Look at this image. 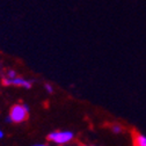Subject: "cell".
<instances>
[{
    "label": "cell",
    "mask_w": 146,
    "mask_h": 146,
    "mask_svg": "<svg viewBox=\"0 0 146 146\" xmlns=\"http://www.w3.org/2000/svg\"><path fill=\"white\" fill-rule=\"evenodd\" d=\"M28 110L29 108L27 104H15L12 107L9 111L8 121L14 123H21L28 118Z\"/></svg>",
    "instance_id": "obj_1"
},
{
    "label": "cell",
    "mask_w": 146,
    "mask_h": 146,
    "mask_svg": "<svg viewBox=\"0 0 146 146\" xmlns=\"http://www.w3.org/2000/svg\"><path fill=\"white\" fill-rule=\"evenodd\" d=\"M73 133L71 131H54L48 135V140L57 143V144H65L73 139Z\"/></svg>",
    "instance_id": "obj_2"
},
{
    "label": "cell",
    "mask_w": 146,
    "mask_h": 146,
    "mask_svg": "<svg viewBox=\"0 0 146 146\" xmlns=\"http://www.w3.org/2000/svg\"><path fill=\"white\" fill-rule=\"evenodd\" d=\"M3 84L8 86V85H14V86H20V87H23V88H31V81L29 80H26L23 78H20V77H15L13 79H4L3 80Z\"/></svg>",
    "instance_id": "obj_3"
},
{
    "label": "cell",
    "mask_w": 146,
    "mask_h": 146,
    "mask_svg": "<svg viewBox=\"0 0 146 146\" xmlns=\"http://www.w3.org/2000/svg\"><path fill=\"white\" fill-rule=\"evenodd\" d=\"M132 144L133 146H146V137L136 130H132Z\"/></svg>",
    "instance_id": "obj_4"
},
{
    "label": "cell",
    "mask_w": 146,
    "mask_h": 146,
    "mask_svg": "<svg viewBox=\"0 0 146 146\" xmlns=\"http://www.w3.org/2000/svg\"><path fill=\"white\" fill-rule=\"evenodd\" d=\"M111 129H113V131L114 132H116V133H118V132H122V130H123V127L119 125V124H114L113 126H111Z\"/></svg>",
    "instance_id": "obj_5"
},
{
    "label": "cell",
    "mask_w": 146,
    "mask_h": 146,
    "mask_svg": "<svg viewBox=\"0 0 146 146\" xmlns=\"http://www.w3.org/2000/svg\"><path fill=\"white\" fill-rule=\"evenodd\" d=\"M44 88L46 89V92H48V93H50V94H51V93H53V87H52L50 84H45Z\"/></svg>",
    "instance_id": "obj_6"
},
{
    "label": "cell",
    "mask_w": 146,
    "mask_h": 146,
    "mask_svg": "<svg viewBox=\"0 0 146 146\" xmlns=\"http://www.w3.org/2000/svg\"><path fill=\"white\" fill-rule=\"evenodd\" d=\"M7 74H8V78H9V79H13V78H15V77H16V73H15L13 70L8 71V72H7Z\"/></svg>",
    "instance_id": "obj_7"
},
{
    "label": "cell",
    "mask_w": 146,
    "mask_h": 146,
    "mask_svg": "<svg viewBox=\"0 0 146 146\" xmlns=\"http://www.w3.org/2000/svg\"><path fill=\"white\" fill-rule=\"evenodd\" d=\"M3 137H4V133H3L1 130H0V138H3Z\"/></svg>",
    "instance_id": "obj_8"
},
{
    "label": "cell",
    "mask_w": 146,
    "mask_h": 146,
    "mask_svg": "<svg viewBox=\"0 0 146 146\" xmlns=\"http://www.w3.org/2000/svg\"><path fill=\"white\" fill-rule=\"evenodd\" d=\"M79 146H86L85 144H79Z\"/></svg>",
    "instance_id": "obj_9"
},
{
    "label": "cell",
    "mask_w": 146,
    "mask_h": 146,
    "mask_svg": "<svg viewBox=\"0 0 146 146\" xmlns=\"http://www.w3.org/2000/svg\"><path fill=\"white\" fill-rule=\"evenodd\" d=\"M36 146H48V145H36Z\"/></svg>",
    "instance_id": "obj_10"
}]
</instances>
